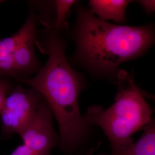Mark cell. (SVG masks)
Segmentation results:
<instances>
[{
  "label": "cell",
  "instance_id": "6da1fadb",
  "mask_svg": "<svg viewBox=\"0 0 155 155\" xmlns=\"http://www.w3.org/2000/svg\"><path fill=\"white\" fill-rule=\"evenodd\" d=\"M36 45L48 59L35 76L22 82L39 91L50 106L59 127L58 148L64 155H76L89 139L91 127L78 104L85 80L67 61L65 45L54 29H47Z\"/></svg>",
  "mask_w": 155,
  "mask_h": 155
},
{
  "label": "cell",
  "instance_id": "7a4b0ae2",
  "mask_svg": "<svg viewBox=\"0 0 155 155\" xmlns=\"http://www.w3.org/2000/svg\"><path fill=\"white\" fill-rule=\"evenodd\" d=\"M77 7L76 58L95 77L116 84L120 66L144 56L155 45V27L152 24H114L100 20L83 6Z\"/></svg>",
  "mask_w": 155,
  "mask_h": 155
},
{
  "label": "cell",
  "instance_id": "3957f363",
  "mask_svg": "<svg viewBox=\"0 0 155 155\" xmlns=\"http://www.w3.org/2000/svg\"><path fill=\"white\" fill-rule=\"evenodd\" d=\"M116 85L112 105L106 109L100 106H91L83 116L90 126H97L103 130L110 144L112 154H118L132 145V136L144 129L152 119L153 112L133 75L121 68Z\"/></svg>",
  "mask_w": 155,
  "mask_h": 155
},
{
  "label": "cell",
  "instance_id": "277c9868",
  "mask_svg": "<svg viewBox=\"0 0 155 155\" xmlns=\"http://www.w3.org/2000/svg\"><path fill=\"white\" fill-rule=\"evenodd\" d=\"M45 100L36 90L18 86L8 94L0 111L1 136L6 139L20 135L32 122Z\"/></svg>",
  "mask_w": 155,
  "mask_h": 155
},
{
  "label": "cell",
  "instance_id": "5b68a950",
  "mask_svg": "<svg viewBox=\"0 0 155 155\" xmlns=\"http://www.w3.org/2000/svg\"><path fill=\"white\" fill-rule=\"evenodd\" d=\"M54 115L44 100L32 122L19 136L25 145L38 155H51L53 148L58 147L59 135L53 125Z\"/></svg>",
  "mask_w": 155,
  "mask_h": 155
},
{
  "label": "cell",
  "instance_id": "8992f818",
  "mask_svg": "<svg viewBox=\"0 0 155 155\" xmlns=\"http://www.w3.org/2000/svg\"><path fill=\"white\" fill-rule=\"evenodd\" d=\"M36 27V16L31 12L25 24L18 32L11 36L0 40V79L8 77L15 78L14 52L24 39L35 33Z\"/></svg>",
  "mask_w": 155,
  "mask_h": 155
},
{
  "label": "cell",
  "instance_id": "52a82bcc",
  "mask_svg": "<svg viewBox=\"0 0 155 155\" xmlns=\"http://www.w3.org/2000/svg\"><path fill=\"white\" fill-rule=\"evenodd\" d=\"M35 33L24 39L13 54L15 78L21 82L36 74L42 68L35 52Z\"/></svg>",
  "mask_w": 155,
  "mask_h": 155
},
{
  "label": "cell",
  "instance_id": "ba28073f",
  "mask_svg": "<svg viewBox=\"0 0 155 155\" xmlns=\"http://www.w3.org/2000/svg\"><path fill=\"white\" fill-rule=\"evenodd\" d=\"M130 2L132 1L129 0H91L89 1V9L102 21L113 20L125 23V13Z\"/></svg>",
  "mask_w": 155,
  "mask_h": 155
},
{
  "label": "cell",
  "instance_id": "9c48e42d",
  "mask_svg": "<svg viewBox=\"0 0 155 155\" xmlns=\"http://www.w3.org/2000/svg\"><path fill=\"white\" fill-rule=\"evenodd\" d=\"M143 130L141 137L127 150L109 155H155V117L152 118Z\"/></svg>",
  "mask_w": 155,
  "mask_h": 155
},
{
  "label": "cell",
  "instance_id": "30bf717a",
  "mask_svg": "<svg viewBox=\"0 0 155 155\" xmlns=\"http://www.w3.org/2000/svg\"><path fill=\"white\" fill-rule=\"evenodd\" d=\"M77 1L73 0H58L55 1V20L54 29L56 32L66 28L67 17L70 8Z\"/></svg>",
  "mask_w": 155,
  "mask_h": 155
},
{
  "label": "cell",
  "instance_id": "8fae6325",
  "mask_svg": "<svg viewBox=\"0 0 155 155\" xmlns=\"http://www.w3.org/2000/svg\"><path fill=\"white\" fill-rule=\"evenodd\" d=\"M10 83L5 79H0V111L6 96L11 92Z\"/></svg>",
  "mask_w": 155,
  "mask_h": 155
},
{
  "label": "cell",
  "instance_id": "7c38bea8",
  "mask_svg": "<svg viewBox=\"0 0 155 155\" xmlns=\"http://www.w3.org/2000/svg\"><path fill=\"white\" fill-rule=\"evenodd\" d=\"M137 2L142 6L147 13H152L155 12V0H141Z\"/></svg>",
  "mask_w": 155,
  "mask_h": 155
},
{
  "label": "cell",
  "instance_id": "4fadbf2b",
  "mask_svg": "<svg viewBox=\"0 0 155 155\" xmlns=\"http://www.w3.org/2000/svg\"><path fill=\"white\" fill-rule=\"evenodd\" d=\"M10 155H38L27 147L25 145L21 144L17 147Z\"/></svg>",
  "mask_w": 155,
  "mask_h": 155
},
{
  "label": "cell",
  "instance_id": "5bb4252c",
  "mask_svg": "<svg viewBox=\"0 0 155 155\" xmlns=\"http://www.w3.org/2000/svg\"><path fill=\"white\" fill-rule=\"evenodd\" d=\"M142 93H143V95H144V97L145 98L152 100L155 102V94L150 93L145 91L144 90H142Z\"/></svg>",
  "mask_w": 155,
  "mask_h": 155
},
{
  "label": "cell",
  "instance_id": "9a60e30c",
  "mask_svg": "<svg viewBox=\"0 0 155 155\" xmlns=\"http://www.w3.org/2000/svg\"><path fill=\"white\" fill-rule=\"evenodd\" d=\"M100 155H107V154H100Z\"/></svg>",
  "mask_w": 155,
  "mask_h": 155
},
{
  "label": "cell",
  "instance_id": "2e32d148",
  "mask_svg": "<svg viewBox=\"0 0 155 155\" xmlns=\"http://www.w3.org/2000/svg\"><path fill=\"white\" fill-rule=\"evenodd\" d=\"M2 2V1H0V3H1V2Z\"/></svg>",
  "mask_w": 155,
  "mask_h": 155
}]
</instances>
